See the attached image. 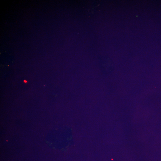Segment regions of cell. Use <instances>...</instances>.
<instances>
[{
  "mask_svg": "<svg viewBox=\"0 0 161 161\" xmlns=\"http://www.w3.org/2000/svg\"><path fill=\"white\" fill-rule=\"evenodd\" d=\"M24 82L25 83H26L27 82V81L25 80H24Z\"/></svg>",
  "mask_w": 161,
  "mask_h": 161,
  "instance_id": "1",
  "label": "cell"
}]
</instances>
